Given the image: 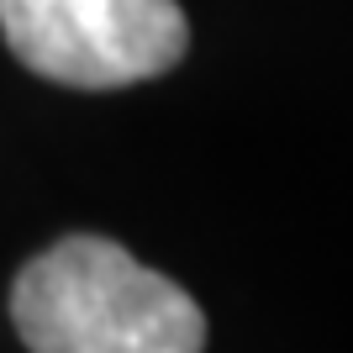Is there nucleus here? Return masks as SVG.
I'll return each mask as SVG.
<instances>
[{"label": "nucleus", "mask_w": 353, "mask_h": 353, "mask_svg": "<svg viewBox=\"0 0 353 353\" xmlns=\"http://www.w3.org/2000/svg\"><path fill=\"white\" fill-rule=\"evenodd\" d=\"M11 322L32 353H201L206 316L169 274L95 232L37 253L11 285Z\"/></svg>", "instance_id": "1"}, {"label": "nucleus", "mask_w": 353, "mask_h": 353, "mask_svg": "<svg viewBox=\"0 0 353 353\" xmlns=\"http://www.w3.org/2000/svg\"><path fill=\"white\" fill-rule=\"evenodd\" d=\"M0 32L32 74L74 90L153 79L190 43L174 0H0Z\"/></svg>", "instance_id": "2"}]
</instances>
